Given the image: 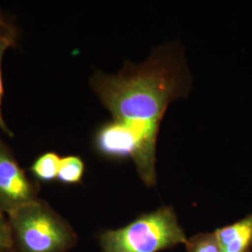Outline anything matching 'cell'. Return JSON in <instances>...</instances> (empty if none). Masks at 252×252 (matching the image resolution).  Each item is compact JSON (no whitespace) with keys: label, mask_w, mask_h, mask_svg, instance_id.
Returning a JSON list of instances; mask_svg holds the SVG:
<instances>
[{"label":"cell","mask_w":252,"mask_h":252,"mask_svg":"<svg viewBox=\"0 0 252 252\" xmlns=\"http://www.w3.org/2000/svg\"><path fill=\"white\" fill-rule=\"evenodd\" d=\"M90 83L112 120L157 144L167 107L188 94L190 77L180 49L170 44L154 49L143 63H126L116 75L96 71Z\"/></svg>","instance_id":"1"},{"label":"cell","mask_w":252,"mask_h":252,"mask_svg":"<svg viewBox=\"0 0 252 252\" xmlns=\"http://www.w3.org/2000/svg\"><path fill=\"white\" fill-rule=\"evenodd\" d=\"M7 217L13 252H67L77 243L70 224L39 199Z\"/></svg>","instance_id":"2"},{"label":"cell","mask_w":252,"mask_h":252,"mask_svg":"<svg viewBox=\"0 0 252 252\" xmlns=\"http://www.w3.org/2000/svg\"><path fill=\"white\" fill-rule=\"evenodd\" d=\"M187 242L171 207L141 214L129 224L99 235L103 252H159Z\"/></svg>","instance_id":"3"},{"label":"cell","mask_w":252,"mask_h":252,"mask_svg":"<svg viewBox=\"0 0 252 252\" xmlns=\"http://www.w3.org/2000/svg\"><path fill=\"white\" fill-rule=\"evenodd\" d=\"M97 154L111 161L133 160L140 179L149 187L156 184V146L135 129L111 120L97 127L93 136Z\"/></svg>","instance_id":"4"},{"label":"cell","mask_w":252,"mask_h":252,"mask_svg":"<svg viewBox=\"0 0 252 252\" xmlns=\"http://www.w3.org/2000/svg\"><path fill=\"white\" fill-rule=\"evenodd\" d=\"M39 185L19 165L9 147L0 140V213L8 216L38 200Z\"/></svg>","instance_id":"5"},{"label":"cell","mask_w":252,"mask_h":252,"mask_svg":"<svg viewBox=\"0 0 252 252\" xmlns=\"http://www.w3.org/2000/svg\"><path fill=\"white\" fill-rule=\"evenodd\" d=\"M221 252H251L252 250V213L242 220L217 229Z\"/></svg>","instance_id":"6"},{"label":"cell","mask_w":252,"mask_h":252,"mask_svg":"<svg viewBox=\"0 0 252 252\" xmlns=\"http://www.w3.org/2000/svg\"><path fill=\"white\" fill-rule=\"evenodd\" d=\"M61 157L56 153H46L37 157L30 166V173L36 182L57 180Z\"/></svg>","instance_id":"7"},{"label":"cell","mask_w":252,"mask_h":252,"mask_svg":"<svg viewBox=\"0 0 252 252\" xmlns=\"http://www.w3.org/2000/svg\"><path fill=\"white\" fill-rule=\"evenodd\" d=\"M17 37V33L13 26L9 24V22L0 13V129L7 135L13 136L7 125L5 124L2 112H1V102L3 95V82H2V60L6 51L9 47L14 45Z\"/></svg>","instance_id":"8"},{"label":"cell","mask_w":252,"mask_h":252,"mask_svg":"<svg viewBox=\"0 0 252 252\" xmlns=\"http://www.w3.org/2000/svg\"><path fill=\"white\" fill-rule=\"evenodd\" d=\"M85 172V163L81 157L69 155L61 159L57 180L64 185L80 184Z\"/></svg>","instance_id":"9"},{"label":"cell","mask_w":252,"mask_h":252,"mask_svg":"<svg viewBox=\"0 0 252 252\" xmlns=\"http://www.w3.org/2000/svg\"><path fill=\"white\" fill-rule=\"evenodd\" d=\"M185 245L187 252H221L215 232L196 234Z\"/></svg>","instance_id":"10"},{"label":"cell","mask_w":252,"mask_h":252,"mask_svg":"<svg viewBox=\"0 0 252 252\" xmlns=\"http://www.w3.org/2000/svg\"><path fill=\"white\" fill-rule=\"evenodd\" d=\"M13 252V241L9 220L0 213V252Z\"/></svg>","instance_id":"11"},{"label":"cell","mask_w":252,"mask_h":252,"mask_svg":"<svg viewBox=\"0 0 252 252\" xmlns=\"http://www.w3.org/2000/svg\"></svg>","instance_id":"12"}]
</instances>
